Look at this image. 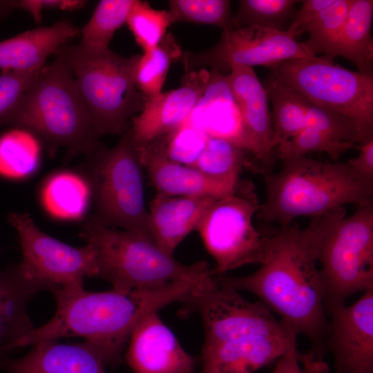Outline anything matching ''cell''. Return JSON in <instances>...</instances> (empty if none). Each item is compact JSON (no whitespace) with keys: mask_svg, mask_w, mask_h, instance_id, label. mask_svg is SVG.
I'll use <instances>...</instances> for the list:
<instances>
[{"mask_svg":"<svg viewBox=\"0 0 373 373\" xmlns=\"http://www.w3.org/2000/svg\"><path fill=\"white\" fill-rule=\"evenodd\" d=\"M358 145L336 141L312 127L305 126L287 141L275 149L276 156L306 155L312 152H325L334 161L347 150L356 149Z\"/></svg>","mask_w":373,"mask_h":373,"instance_id":"36","label":"cell"},{"mask_svg":"<svg viewBox=\"0 0 373 373\" xmlns=\"http://www.w3.org/2000/svg\"><path fill=\"white\" fill-rule=\"evenodd\" d=\"M352 0H334L315 18L305 25L300 35L307 32L309 37L304 42L312 56L336 57L340 35Z\"/></svg>","mask_w":373,"mask_h":373,"instance_id":"30","label":"cell"},{"mask_svg":"<svg viewBox=\"0 0 373 373\" xmlns=\"http://www.w3.org/2000/svg\"><path fill=\"white\" fill-rule=\"evenodd\" d=\"M225 79L238 109L246 149L262 166L276 157L267 91L251 67L233 66Z\"/></svg>","mask_w":373,"mask_h":373,"instance_id":"15","label":"cell"},{"mask_svg":"<svg viewBox=\"0 0 373 373\" xmlns=\"http://www.w3.org/2000/svg\"><path fill=\"white\" fill-rule=\"evenodd\" d=\"M215 279L212 287L188 304L201 316L204 345L249 336L293 333L276 320L263 303L249 301L238 290L219 282L216 277Z\"/></svg>","mask_w":373,"mask_h":373,"instance_id":"13","label":"cell"},{"mask_svg":"<svg viewBox=\"0 0 373 373\" xmlns=\"http://www.w3.org/2000/svg\"><path fill=\"white\" fill-rule=\"evenodd\" d=\"M213 199L203 196H172L157 193L148 211L152 242L164 253L173 256L178 245L195 229Z\"/></svg>","mask_w":373,"mask_h":373,"instance_id":"22","label":"cell"},{"mask_svg":"<svg viewBox=\"0 0 373 373\" xmlns=\"http://www.w3.org/2000/svg\"><path fill=\"white\" fill-rule=\"evenodd\" d=\"M209 77L204 68L189 71L179 88L148 99L130 127L136 146L144 147L182 125L202 97Z\"/></svg>","mask_w":373,"mask_h":373,"instance_id":"16","label":"cell"},{"mask_svg":"<svg viewBox=\"0 0 373 373\" xmlns=\"http://www.w3.org/2000/svg\"><path fill=\"white\" fill-rule=\"evenodd\" d=\"M128 344L126 359L133 373H195L196 359L184 350L157 312L137 323Z\"/></svg>","mask_w":373,"mask_h":373,"instance_id":"17","label":"cell"},{"mask_svg":"<svg viewBox=\"0 0 373 373\" xmlns=\"http://www.w3.org/2000/svg\"><path fill=\"white\" fill-rule=\"evenodd\" d=\"M79 236L94 249L97 277L113 289L131 291L182 282L205 290L216 282L203 260L184 265L160 250L143 235L106 226L90 216Z\"/></svg>","mask_w":373,"mask_h":373,"instance_id":"5","label":"cell"},{"mask_svg":"<svg viewBox=\"0 0 373 373\" xmlns=\"http://www.w3.org/2000/svg\"><path fill=\"white\" fill-rule=\"evenodd\" d=\"M296 0H241L233 15L235 27L287 30L296 14Z\"/></svg>","mask_w":373,"mask_h":373,"instance_id":"32","label":"cell"},{"mask_svg":"<svg viewBox=\"0 0 373 373\" xmlns=\"http://www.w3.org/2000/svg\"><path fill=\"white\" fill-rule=\"evenodd\" d=\"M182 51L175 37L167 33L154 48L139 55L134 68L135 82L146 99L162 92L171 66L181 59Z\"/></svg>","mask_w":373,"mask_h":373,"instance_id":"27","label":"cell"},{"mask_svg":"<svg viewBox=\"0 0 373 373\" xmlns=\"http://www.w3.org/2000/svg\"><path fill=\"white\" fill-rule=\"evenodd\" d=\"M305 126L315 128L338 142L353 144L358 142L356 127L350 119L311 102L308 105Z\"/></svg>","mask_w":373,"mask_h":373,"instance_id":"37","label":"cell"},{"mask_svg":"<svg viewBox=\"0 0 373 373\" xmlns=\"http://www.w3.org/2000/svg\"><path fill=\"white\" fill-rule=\"evenodd\" d=\"M280 159L279 171L264 176L266 197L257 213L265 222L283 227L298 217L314 218L345 204L372 202L373 182L357 175L347 162L306 155Z\"/></svg>","mask_w":373,"mask_h":373,"instance_id":"3","label":"cell"},{"mask_svg":"<svg viewBox=\"0 0 373 373\" xmlns=\"http://www.w3.org/2000/svg\"><path fill=\"white\" fill-rule=\"evenodd\" d=\"M142 164L158 193L219 198L235 194L245 185L210 177L198 169L169 160L149 146L137 147Z\"/></svg>","mask_w":373,"mask_h":373,"instance_id":"20","label":"cell"},{"mask_svg":"<svg viewBox=\"0 0 373 373\" xmlns=\"http://www.w3.org/2000/svg\"><path fill=\"white\" fill-rule=\"evenodd\" d=\"M260 206L249 184L235 194L213 199L208 206L195 229L216 261L213 275L264 262L271 237L254 225Z\"/></svg>","mask_w":373,"mask_h":373,"instance_id":"10","label":"cell"},{"mask_svg":"<svg viewBox=\"0 0 373 373\" xmlns=\"http://www.w3.org/2000/svg\"><path fill=\"white\" fill-rule=\"evenodd\" d=\"M5 125L31 133L51 151L64 147L71 155L89 157L102 148L74 76L58 55L42 68L0 127Z\"/></svg>","mask_w":373,"mask_h":373,"instance_id":"4","label":"cell"},{"mask_svg":"<svg viewBox=\"0 0 373 373\" xmlns=\"http://www.w3.org/2000/svg\"><path fill=\"white\" fill-rule=\"evenodd\" d=\"M314 57L303 41H298L287 30L258 26L235 27L222 31L220 41L200 52H185L182 60L187 72L209 66L227 73L233 66H264L281 61Z\"/></svg>","mask_w":373,"mask_h":373,"instance_id":"12","label":"cell"},{"mask_svg":"<svg viewBox=\"0 0 373 373\" xmlns=\"http://www.w3.org/2000/svg\"><path fill=\"white\" fill-rule=\"evenodd\" d=\"M79 29L68 20L37 28L0 41L1 71H29L42 68L47 58L58 52Z\"/></svg>","mask_w":373,"mask_h":373,"instance_id":"23","label":"cell"},{"mask_svg":"<svg viewBox=\"0 0 373 373\" xmlns=\"http://www.w3.org/2000/svg\"><path fill=\"white\" fill-rule=\"evenodd\" d=\"M320 216L316 254L327 314L350 296L373 288V202Z\"/></svg>","mask_w":373,"mask_h":373,"instance_id":"6","label":"cell"},{"mask_svg":"<svg viewBox=\"0 0 373 373\" xmlns=\"http://www.w3.org/2000/svg\"><path fill=\"white\" fill-rule=\"evenodd\" d=\"M46 290L48 285L30 277L19 264L0 271V365L35 329L28 305L35 294Z\"/></svg>","mask_w":373,"mask_h":373,"instance_id":"19","label":"cell"},{"mask_svg":"<svg viewBox=\"0 0 373 373\" xmlns=\"http://www.w3.org/2000/svg\"><path fill=\"white\" fill-rule=\"evenodd\" d=\"M126 23L144 52L157 46L172 24L167 10L155 9L149 2L140 0H135Z\"/></svg>","mask_w":373,"mask_h":373,"instance_id":"35","label":"cell"},{"mask_svg":"<svg viewBox=\"0 0 373 373\" xmlns=\"http://www.w3.org/2000/svg\"><path fill=\"white\" fill-rule=\"evenodd\" d=\"M357 149L358 155L347 163L357 175L373 182V139L358 145Z\"/></svg>","mask_w":373,"mask_h":373,"instance_id":"41","label":"cell"},{"mask_svg":"<svg viewBox=\"0 0 373 373\" xmlns=\"http://www.w3.org/2000/svg\"><path fill=\"white\" fill-rule=\"evenodd\" d=\"M372 19V0H352L336 50L366 75H373Z\"/></svg>","mask_w":373,"mask_h":373,"instance_id":"24","label":"cell"},{"mask_svg":"<svg viewBox=\"0 0 373 373\" xmlns=\"http://www.w3.org/2000/svg\"><path fill=\"white\" fill-rule=\"evenodd\" d=\"M198 293L182 282L144 289L88 291L57 289L53 318L24 337L19 348L44 341L81 337L99 354L104 365L117 366L131 334L146 315L175 303H189Z\"/></svg>","mask_w":373,"mask_h":373,"instance_id":"2","label":"cell"},{"mask_svg":"<svg viewBox=\"0 0 373 373\" xmlns=\"http://www.w3.org/2000/svg\"><path fill=\"white\" fill-rule=\"evenodd\" d=\"M37 139L31 133L17 128L0 137V174L19 178L31 173L39 157Z\"/></svg>","mask_w":373,"mask_h":373,"instance_id":"31","label":"cell"},{"mask_svg":"<svg viewBox=\"0 0 373 373\" xmlns=\"http://www.w3.org/2000/svg\"><path fill=\"white\" fill-rule=\"evenodd\" d=\"M295 14L287 31L295 38L300 35L301 29L315 18L323 10L330 6L334 0H305Z\"/></svg>","mask_w":373,"mask_h":373,"instance_id":"40","label":"cell"},{"mask_svg":"<svg viewBox=\"0 0 373 373\" xmlns=\"http://www.w3.org/2000/svg\"><path fill=\"white\" fill-rule=\"evenodd\" d=\"M171 23L192 22L218 26L222 31L235 28L228 0H170Z\"/></svg>","mask_w":373,"mask_h":373,"instance_id":"34","label":"cell"},{"mask_svg":"<svg viewBox=\"0 0 373 373\" xmlns=\"http://www.w3.org/2000/svg\"><path fill=\"white\" fill-rule=\"evenodd\" d=\"M86 179L101 223L134 231L151 240L144 205V168L130 127L109 149L88 157ZM152 241V240H151Z\"/></svg>","mask_w":373,"mask_h":373,"instance_id":"9","label":"cell"},{"mask_svg":"<svg viewBox=\"0 0 373 373\" xmlns=\"http://www.w3.org/2000/svg\"><path fill=\"white\" fill-rule=\"evenodd\" d=\"M32 346L23 357L5 360L0 369L10 373H106L99 354L85 341L62 344L52 340Z\"/></svg>","mask_w":373,"mask_h":373,"instance_id":"21","label":"cell"},{"mask_svg":"<svg viewBox=\"0 0 373 373\" xmlns=\"http://www.w3.org/2000/svg\"><path fill=\"white\" fill-rule=\"evenodd\" d=\"M135 0H102L97 5L90 19L79 30L80 45L84 48L101 50L109 48L114 33L126 23Z\"/></svg>","mask_w":373,"mask_h":373,"instance_id":"29","label":"cell"},{"mask_svg":"<svg viewBox=\"0 0 373 373\" xmlns=\"http://www.w3.org/2000/svg\"><path fill=\"white\" fill-rule=\"evenodd\" d=\"M271 373H303L299 365L296 340L291 344L287 351L278 360Z\"/></svg>","mask_w":373,"mask_h":373,"instance_id":"42","label":"cell"},{"mask_svg":"<svg viewBox=\"0 0 373 373\" xmlns=\"http://www.w3.org/2000/svg\"><path fill=\"white\" fill-rule=\"evenodd\" d=\"M263 86L272 105L271 147L275 151L305 127L309 102L270 74Z\"/></svg>","mask_w":373,"mask_h":373,"instance_id":"25","label":"cell"},{"mask_svg":"<svg viewBox=\"0 0 373 373\" xmlns=\"http://www.w3.org/2000/svg\"><path fill=\"white\" fill-rule=\"evenodd\" d=\"M209 137L203 131L184 122L146 146L171 161L193 166L203 152Z\"/></svg>","mask_w":373,"mask_h":373,"instance_id":"33","label":"cell"},{"mask_svg":"<svg viewBox=\"0 0 373 373\" xmlns=\"http://www.w3.org/2000/svg\"><path fill=\"white\" fill-rule=\"evenodd\" d=\"M328 315L324 348L333 356L336 373H373V288Z\"/></svg>","mask_w":373,"mask_h":373,"instance_id":"14","label":"cell"},{"mask_svg":"<svg viewBox=\"0 0 373 373\" xmlns=\"http://www.w3.org/2000/svg\"><path fill=\"white\" fill-rule=\"evenodd\" d=\"M90 187L86 179L70 172L55 174L46 182L42 200L47 210L61 218H77L88 207Z\"/></svg>","mask_w":373,"mask_h":373,"instance_id":"26","label":"cell"},{"mask_svg":"<svg viewBox=\"0 0 373 373\" xmlns=\"http://www.w3.org/2000/svg\"><path fill=\"white\" fill-rule=\"evenodd\" d=\"M56 55L70 68L99 136L123 134L147 101L134 79L139 55L126 57L110 48L93 50L79 44H66Z\"/></svg>","mask_w":373,"mask_h":373,"instance_id":"7","label":"cell"},{"mask_svg":"<svg viewBox=\"0 0 373 373\" xmlns=\"http://www.w3.org/2000/svg\"><path fill=\"white\" fill-rule=\"evenodd\" d=\"M42 68L29 71L1 72L0 126L18 104Z\"/></svg>","mask_w":373,"mask_h":373,"instance_id":"38","label":"cell"},{"mask_svg":"<svg viewBox=\"0 0 373 373\" xmlns=\"http://www.w3.org/2000/svg\"><path fill=\"white\" fill-rule=\"evenodd\" d=\"M8 220L16 229L23 258L19 263L31 278L48 285L50 291L84 289L86 277H97L96 257L89 244L75 247L39 229L28 213H12Z\"/></svg>","mask_w":373,"mask_h":373,"instance_id":"11","label":"cell"},{"mask_svg":"<svg viewBox=\"0 0 373 373\" xmlns=\"http://www.w3.org/2000/svg\"><path fill=\"white\" fill-rule=\"evenodd\" d=\"M298 361L303 365V373H329L327 363L311 350L304 354L299 353Z\"/></svg>","mask_w":373,"mask_h":373,"instance_id":"43","label":"cell"},{"mask_svg":"<svg viewBox=\"0 0 373 373\" xmlns=\"http://www.w3.org/2000/svg\"><path fill=\"white\" fill-rule=\"evenodd\" d=\"M296 337L293 333L256 335L203 344L197 373H254L278 360Z\"/></svg>","mask_w":373,"mask_h":373,"instance_id":"18","label":"cell"},{"mask_svg":"<svg viewBox=\"0 0 373 373\" xmlns=\"http://www.w3.org/2000/svg\"><path fill=\"white\" fill-rule=\"evenodd\" d=\"M250 154L238 144L221 137H209L205 148L193 166L218 179L238 182L244 166L252 168Z\"/></svg>","mask_w":373,"mask_h":373,"instance_id":"28","label":"cell"},{"mask_svg":"<svg viewBox=\"0 0 373 373\" xmlns=\"http://www.w3.org/2000/svg\"><path fill=\"white\" fill-rule=\"evenodd\" d=\"M269 68L272 77L312 104L350 119L359 144L373 139V75L350 70L323 55L284 61Z\"/></svg>","mask_w":373,"mask_h":373,"instance_id":"8","label":"cell"},{"mask_svg":"<svg viewBox=\"0 0 373 373\" xmlns=\"http://www.w3.org/2000/svg\"><path fill=\"white\" fill-rule=\"evenodd\" d=\"M84 1L71 0H21L7 1L9 12L14 10H23L29 12L38 23L41 19V12L44 9L57 8L61 10H75L84 6Z\"/></svg>","mask_w":373,"mask_h":373,"instance_id":"39","label":"cell"},{"mask_svg":"<svg viewBox=\"0 0 373 373\" xmlns=\"http://www.w3.org/2000/svg\"><path fill=\"white\" fill-rule=\"evenodd\" d=\"M319 216L305 229L289 224L271 236L260 267L247 276L214 275L217 280L260 298L280 316L283 326L304 334L311 351L322 358L328 327L324 290L316 254Z\"/></svg>","mask_w":373,"mask_h":373,"instance_id":"1","label":"cell"}]
</instances>
